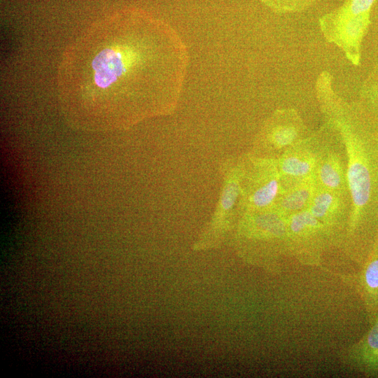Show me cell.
I'll list each match as a JSON object with an SVG mask.
<instances>
[{
    "label": "cell",
    "mask_w": 378,
    "mask_h": 378,
    "mask_svg": "<svg viewBox=\"0 0 378 378\" xmlns=\"http://www.w3.org/2000/svg\"><path fill=\"white\" fill-rule=\"evenodd\" d=\"M340 359L366 377H378V314L369 330L342 353Z\"/></svg>",
    "instance_id": "4fadbf2b"
},
{
    "label": "cell",
    "mask_w": 378,
    "mask_h": 378,
    "mask_svg": "<svg viewBox=\"0 0 378 378\" xmlns=\"http://www.w3.org/2000/svg\"><path fill=\"white\" fill-rule=\"evenodd\" d=\"M243 169L241 216L272 209L283 192L276 160L251 156L243 161Z\"/></svg>",
    "instance_id": "8992f818"
},
{
    "label": "cell",
    "mask_w": 378,
    "mask_h": 378,
    "mask_svg": "<svg viewBox=\"0 0 378 378\" xmlns=\"http://www.w3.org/2000/svg\"><path fill=\"white\" fill-rule=\"evenodd\" d=\"M324 134L314 171L318 187L349 195L347 183V156L344 143L337 130L325 121Z\"/></svg>",
    "instance_id": "ba28073f"
},
{
    "label": "cell",
    "mask_w": 378,
    "mask_h": 378,
    "mask_svg": "<svg viewBox=\"0 0 378 378\" xmlns=\"http://www.w3.org/2000/svg\"><path fill=\"white\" fill-rule=\"evenodd\" d=\"M325 121L340 132L347 156L351 209L342 249L359 266L378 237V140L374 122L356 102L340 96L332 85L318 97Z\"/></svg>",
    "instance_id": "7a4b0ae2"
},
{
    "label": "cell",
    "mask_w": 378,
    "mask_h": 378,
    "mask_svg": "<svg viewBox=\"0 0 378 378\" xmlns=\"http://www.w3.org/2000/svg\"><path fill=\"white\" fill-rule=\"evenodd\" d=\"M307 127L299 111L292 107L275 110L262 125L256 138L258 148L269 152L266 158H277L307 135Z\"/></svg>",
    "instance_id": "9c48e42d"
},
{
    "label": "cell",
    "mask_w": 378,
    "mask_h": 378,
    "mask_svg": "<svg viewBox=\"0 0 378 378\" xmlns=\"http://www.w3.org/2000/svg\"><path fill=\"white\" fill-rule=\"evenodd\" d=\"M274 13L279 14L295 13L304 11L316 0H259Z\"/></svg>",
    "instance_id": "2e32d148"
},
{
    "label": "cell",
    "mask_w": 378,
    "mask_h": 378,
    "mask_svg": "<svg viewBox=\"0 0 378 378\" xmlns=\"http://www.w3.org/2000/svg\"><path fill=\"white\" fill-rule=\"evenodd\" d=\"M363 112L378 124V63L371 69L360 90L356 102Z\"/></svg>",
    "instance_id": "9a60e30c"
},
{
    "label": "cell",
    "mask_w": 378,
    "mask_h": 378,
    "mask_svg": "<svg viewBox=\"0 0 378 378\" xmlns=\"http://www.w3.org/2000/svg\"><path fill=\"white\" fill-rule=\"evenodd\" d=\"M286 218L273 208L242 214L234 232L240 257L270 272H279L281 258L286 256Z\"/></svg>",
    "instance_id": "3957f363"
},
{
    "label": "cell",
    "mask_w": 378,
    "mask_h": 378,
    "mask_svg": "<svg viewBox=\"0 0 378 378\" xmlns=\"http://www.w3.org/2000/svg\"><path fill=\"white\" fill-rule=\"evenodd\" d=\"M332 246L341 248L340 239L307 209L286 216V256L305 265L316 266Z\"/></svg>",
    "instance_id": "5b68a950"
},
{
    "label": "cell",
    "mask_w": 378,
    "mask_h": 378,
    "mask_svg": "<svg viewBox=\"0 0 378 378\" xmlns=\"http://www.w3.org/2000/svg\"><path fill=\"white\" fill-rule=\"evenodd\" d=\"M377 0H345L339 7L318 18L325 40L336 46L346 59L359 66L361 46L371 23V10Z\"/></svg>",
    "instance_id": "277c9868"
},
{
    "label": "cell",
    "mask_w": 378,
    "mask_h": 378,
    "mask_svg": "<svg viewBox=\"0 0 378 378\" xmlns=\"http://www.w3.org/2000/svg\"><path fill=\"white\" fill-rule=\"evenodd\" d=\"M374 126H375V134L378 140V124H376L374 122Z\"/></svg>",
    "instance_id": "e0dca14e"
},
{
    "label": "cell",
    "mask_w": 378,
    "mask_h": 378,
    "mask_svg": "<svg viewBox=\"0 0 378 378\" xmlns=\"http://www.w3.org/2000/svg\"><path fill=\"white\" fill-rule=\"evenodd\" d=\"M358 295L370 325L378 314V237L359 270L346 278Z\"/></svg>",
    "instance_id": "7c38bea8"
},
{
    "label": "cell",
    "mask_w": 378,
    "mask_h": 378,
    "mask_svg": "<svg viewBox=\"0 0 378 378\" xmlns=\"http://www.w3.org/2000/svg\"><path fill=\"white\" fill-rule=\"evenodd\" d=\"M323 134L324 126L289 147L275 159L282 194L314 176Z\"/></svg>",
    "instance_id": "30bf717a"
},
{
    "label": "cell",
    "mask_w": 378,
    "mask_h": 378,
    "mask_svg": "<svg viewBox=\"0 0 378 378\" xmlns=\"http://www.w3.org/2000/svg\"><path fill=\"white\" fill-rule=\"evenodd\" d=\"M316 188L313 176L284 192L272 208L285 217L306 209Z\"/></svg>",
    "instance_id": "5bb4252c"
},
{
    "label": "cell",
    "mask_w": 378,
    "mask_h": 378,
    "mask_svg": "<svg viewBox=\"0 0 378 378\" xmlns=\"http://www.w3.org/2000/svg\"><path fill=\"white\" fill-rule=\"evenodd\" d=\"M351 209L350 195L318 186L307 208L314 216L340 239L341 248L346 236Z\"/></svg>",
    "instance_id": "8fae6325"
},
{
    "label": "cell",
    "mask_w": 378,
    "mask_h": 378,
    "mask_svg": "<svg viewBox=\"0 0 378 378\" xmlns=\"http://www.w3.org/2000/svg\"><path fill=\"white\" fill-rule=\"evenodd\" d=\"M242 175V161L229 169L216 210L194 244L195 250L216 248L221 245L227 239L228 234L235 230L241 216L239 202Z\"/></svg>",
    "instance_id": "52a82bcc"
},
{
    "label": "cell",
    "mask_w": 378,
    "mask_h": 378,
    "mask_svg": "<svg viewBox=\"0 0 378 378\" xmlns=\"http://www.w3.org/2000/svg\"><path fill=\"white\" fill-rule=\"evenodd\" d=\"M188 50L167 22L136 9L94 27L71 48L62 72L63 107L89 130L127 127L171 114L183 90Z\"/></svg>",
    "instance_id": "6da1fadb"
}]
</instances>
